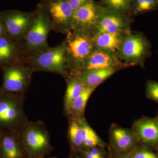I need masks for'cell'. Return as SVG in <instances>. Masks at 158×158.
I'll return each mask as SVG.
<instances>
[{"label": "cell", "instance_id": "6da1fadb", "mask_svg": "<svg viewBox=\"0 0 158 158\" xmlns=\"http://www.w3.org/2000/svg\"><path fill=\"white\" fill-rule=\"evenodd\" d=\"M30 158H44L52 150L50 137L41 121H28L17 132Z\"/></svg>", "mask_w": 158, "mask_h": 158}, {"label": "cell", "instance_id": "7a4b0ae2", "mask_svg": "<svg viewBox=\"0 0 158 158\" xmlns=\"http://www.w3.org/2000/svg\"><path fill=\"white\" fill-rule=\"evenodd\" d=\"M26 63L33 72L44 71L58 74L67 79L70 67L63 43L48 47L30 57Z\"/></svg>", "mask_w": 158, "mask_h": 158}, {"label": "cell", "instance_id": "3957f363", "mask_svg": "<svg viewBox=\"0 0 158 158\" xmlns=\"http://www.w3.org/2000/svg\"><path fill=\"white\" fill-rule=\"evenodd\" d=\"M34 11L33 22L22 41L27 59L49 47L48 36L52 31L49 18L39 3Z\"/></svg>", "mask_w": 158, "mask_h": 158}, {"label": "cell", "instance_id": "277c9868", "mask_svg": "<svg viewBox=\"0 0 158 158\" xmlns=\"http://www.w3.org/2000/svg\"><path fill=\"white\" fill-rule=\"evenodd\" d=\"M24 101V95L0 92V132H18L28 121Z\"/></svg>", "mask_w": 158, "mask_h": 158}, {"label": "cell", "instance_id": "5b68a950", "mask_svg": "<svg viewBox=\"0 0 158 158\" xmlns=\"http://www.w3.org/2000/svg\"><path fill=\"white\" fill-rule=\"evenodd\" d=\"M62 43L70 65V76L81 65L94 49L93 35L91 33L71 30L66 34Z\"/></svg>", "mask_w": 158, "mask_h": 158}, {"label": "cell", "instance_id": "8992f818", "mask_svg": "<svg viewBox=\"0 0 158 158\" xmlns=\"http://www.w3.org/2000/svg\"><path fill=\"white\" fill-rule=\"evenodd\" d=\"M3 82L0 92L24 95L31 81L34 72L27 63H19L0 69Z\"/></svg>", "mask_w": 158, "mask_h": 158}, {"label": "cell", "instance_id": "52a82bcc", "mask_svg": "<svg viewBox=\"0 0 158 158\" xmlns=\"http://www.w3.org/2000/svg\"><path fill=\"white\" fill-rule=\"evenodd\" d=\"M38 3L48 15L52 31L65 34L71 31L74 10L66 0H40Z\"/></svg>", "mask_w": 158, "mask_h": 158}, {"label": "cell", "instance_id": "ba28073f", "mask_svg": "<svg viewBox=\"0 0 158 158\" xmlns=\"http://www.w3.org/2000/svg\"><path fill=\"white\" fill-rule=\"evenodd\" d=\"M34 17V11L25 12L14 9L0 11V18L7 35L12 39L21 42L25 37Z\"/></svg>", "mask_w": 158, "mask_h": 158}, {"label": "cell", "instance_id": "9c48e42d", "mask_svg": "<svg viewBox=\"0 0 158 158\" xmlns=\"http://www.w3.org/2000/svg\"><path fill=\"white\" fill-rule=\"evenodd\" d=\"M120 56L134 64H142L150 53L147 40L139 34H128L123 39L118 51Z\"/></svg>", "mask_w": 158, "mask_h": 158}, {"label": "cell", "instance_id": "30bf717a", "mask_svg": "<svg viewBox=\"0 0 158 158\" xmlns=\"http://www.w3.org/2000/svg\"><path fill=\"white\" fill-rule=\"evenodd\" d=\"M101 10L93 0L74 11L71 22L72 31L92 33L102 16Z\"/></svg>", "mask_w": 158, "mask_h": 158}, {"label": "cell", "instance_id": "8fae6325", "mask_svg": "<svg viewBox=\"0 0 158 158\" xmlns=\"http://www.w3.org/2000/svg\"><path fill=\"white\" fill-rule=\"evenodd\" d=\"M131 65L129 63H123L114 54L94 49L81 65L70 76L92 69L105 68L119 69Z\"/></svg>", "mask_w": 158, "mask_h": 158}, {"label": "cell", "instance_id": "7c38bea8", "mask_svg": "<svg viewBox=\"0 0 158 158\" xmlns=\"http://www.w3.org/2000/svg\"><path fill=\"white\" fill-rule=\"evenodd\" d=\"M27 60L22 42L7 35L0 37V69L16 63H26Z\"/></svg>", "mask_w": 158, "mask_h": 158}, {"label": "cell", "instance_id": "4fadbf2b", "mask_svg": "<svg viewBox=\"0 0 158 158\" xmlns=\"http://www.w3.org/2000/svg\"><path fill=\"white\" fill-rule=\"evenodd\" d=\"M0 158H30L17 132H0Z\"/></svg>", "mask_w": 158, "mask_h": 158}, {"label": "cell", "instance_id": "5bb4252c", "mask_svg": "<svg viewBox=\"0 0 158 158\" xmlns=\"http://www.w3.org/2000/svg\"><path fill=\"white\" fill-rule=\"evenodd\" d=\"M133 133L144 144L158 145V119L156 117H143L137 120L133 126Z\"/></svg>", "mask_w": 158, "mask_h": 158}, {"label": "cell", "instance_id": "9a60e30c", "mask_svg": "<svg viewBox=\"0 0 158 158\" xmlns=\"http://www.w3.org/2000/svg\"><path fill=\"white\" fill-rule=\"evenodd\" d=\"M126 25L122 17L113 13L102 15L92 34H121Z\"/></svg>", "mask_w": 158, "mask_h": 158}, {"label": "cell", "instance_id": "2e32d148", "mask_svg": "<svg viewBox=\"0 0 158 158\" xmlns=\"http://www.w3.org/2000/svg\"><path fill=\"white\" fill-rule=\"evenodd\" d=\"M94 49L114 54L118 52L123 40L121 34H92Z\"/></svg>", "mask_w": 158, "mask_h": 158}, {"label": "cell", "instance_id": "e0dca14e", "mask_svg": "<svg viewBox=\"0 0 158 158\" xmlns=\"http://www.w3.org/2000/svg\"><path fill=\"white\" fill-rule=\"evenodd\" d=\"M116 70L117 69L114 68L99 69L80 73L72 76L76 77L86 87L96 88L115 73Z\"/></svg>", "mask_w": 158, "mask_h": 158}, {"label": "cell", "instance_id": "ac0fdd59", "mask_svg": "<svg viewBox=\"0 0 158 158\" xmlns=\"http://www.w3.org/2000/svg\"><path fill=\"white\" fill-rule=\"evenodd\" d=\"M111 136L116 148L122 151L129 149L134 144L136 138H138L129 130L117 127L111 131Z\"/></svg>", "mask_w": 158, "mask_h": 158}, {"label": "cell", "instance_id": "d6986e66", "mask_svg": "<svg viewBox=\"0 0 158 158\" xmlns=\"http://www.w3.org/2000/svg\"><path fill=\"white\" fill-rule=\"evenodd\" d=\"M66 81L67 87L64 99V108L65 113L68 112L74 101L82 93L86 87L73 76L69 77Z\"/></svg>", "mask_w": 158, "mask_h": 158}, {"label": "cell", "instance_id": "ffe728a7", "mask_svg": "<svg viewBox=\"0 0 158 158\" xmlns=\"http://www.w3.org/2000/svg\"><path fill=\"white\" fill-rule=\"evenodd\" d=\"M96 88L86 87L82 93L74 101L66 115L69 117H82L88 99Z\"/></svg>", "mask_w": 158, "mask_h": 158}, {"label": "cell", "instance_id": "44dd1931", "mask_svg": "<svg viewBox=\"0 0 158 158\" xmlns=\"http://www.w3.org/2000/svg\"><path fill=\"white\" fill-rule=\"evenodd\" d=\"M81 118L69 117L68 138L71 145L75 150L81 149L83 148Z\"/></svg>", "mask_w": 158, "mask_h": 158}, {"label": "cell", "instance_id": "7402d4cb", "mask_svg": "<svg viewBox=\"0 0 158 158\" xmlns=\"http://www.w3.org/2000/svg\"><path fill=\"white\" fill-rule=\"evenodd\" d=\"M83 148H91L97 146H103L105 143L99 138L96 133L85 121L81 118Z\"/></svg>", "mask_w": 158, "mask_h": 158}, {"label": "cell", "instance_id": "603a6c76", "mask_svg": "<svg viewBox=\"0 0 158 158\" xmlns=\"http://www.w3.org/2000/svg\"><path fill=\"white\" fill-rule=\"evenodd\" d=\"M158 0H136L135 9L138 13H143L156 9Z\"/></svg>", "mask_w": 158, "mask_h": 158}, {"label": "cell", "instance_id": "cb8c5ba5", "mask_svg": "<svg viewBox=\"0 0 158 158\" xmlns=\"http://www.w3.org/2000/svg\"><path fill=\"white\" fill-rule=\"evenodd\" d=\"M107 6L116 11H124L130 8L132 0H105Z\"/></svg>", "mask_w": 158, "mask_h": 158}, {"label": "cell", "instance_id": "d4e9b609", "mask_svg": "<svg viewBox=\"0 0 158 158\" xmlns=\"http://www.w3.org/2000/svg\"><path fill=\"white\" fill-rule=\"evenodd\" d=\"M146 95L148 99L158 103V83L148 81L146 84Z\"/></svg>", "mask_w": 158, "mask_h": 158}, {"label": "cell", "instance_id": "484cf974", "mask_svg": "<svg viewBox=\"0 0 158 158\" xmlns=\"http://www.w3.org/2000/svg\"><path fill=\"white\" fill-rule=\"evenodd\" d=\"M131 158H158V156L149 150L143 149L138 151Z\"/></svg>", "mask_w": 158, "mask_h": 158}, {"label": "cell", "instance_id": "4316f807", "mask_svg": "<svg viewBox=\"0 0 158 158\" xmlns=\"http://www.w3.org/2000/svg\"><path fill=\"white\" fill-rule=\"evenodd\" d=\"M66 1L69 4L74 11H75L85 3L88 2L90 0H66Z\"/></svg>", "mask_w": 158, "mask_h": 158}, {"label": "cell", "instance_id": "83f0119b", "mask_svg": "<svg viewBox=\"0 0 158 158\" xmlns=\"http://www.w3.org/2000/svg\"><path fill=\"white\" fill-rule=\"evenodd\" d=\"M84 155H85V158H103L102 155L95 156L90 151V150L85 152Z\"/></svg>", "mask_w": 158, "mask_h": 158}, {"label": "cell", "instance_id": "f1b7e54d", "mask_svg": "<svg viewBox=\"0 0 158 158\" xmlns=\"http://www.w3.org/2000/svg\"><path fill=\"white\" fill-rule=\"evenodd\" d=\"M7 35L6 34V29L5 28L0 18V37Z\"/></svg>", "mask_w": 158, "mask_h": 158}, {"label": "cell", "instance_id": "f546056e", "mask_svg": "<svg viewBox=\"0 0 158 158\" xmlns=\"http://www.w3.org/2000/svg\"><path fill=\"white\" fill-rule=\"evenodd\" d=\"M57 158L56 157H47V158Z\"/></svg>", "mask_w": 158, "mask_h": 158}, {"label": "cell", "instance_id": "4dcf8cb0", "mask_svg": "<svg viewBox=\"0 0 158 158\" xmlns=\"http://www.w3.org/2000/svg\"><path fill=\"white\" fill-rule=\"evenodd\" d=\"M70 158H79L77 156H76V157H70Z\"/></svg>", "mask_w": 158, "mask_h": 158}, {"label": "cell", "instance_id": "1f68e13d", "mask_svg": "<svg viewBox=\"0 0 158 158\" xmlns=\"http://www.w3.org/2000/svg\"><path fill=\"white\" fill-rule=\"evenodd\" d=\"M156 118L158 119V112L157 113V116Z\"/></svg>", "mask_w": 158, "mask_h": 158}, {"label": "cell", "instance_id": "d6a6232c", "mask_svg": "<svg viewBox=\"0 0 158 158\" xmlns=\"http://www.w3.org/2000/svg\"><path fill=\"white\" fill-rule=\"evenodd\" d=\"M129 158V157H125V158Z\"/></svg>", "mask_w": 158, "mask_h": 158}]
</instances>
